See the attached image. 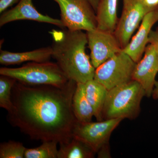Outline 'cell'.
Listing matches in <instances>:
<instances>
[{"instance_id": "cell-4", "label": "cell", "mask_w": 158, "mask_h": 158, "mask_svg": "<svg viewBox=\"0 0 158 158\" xmlns=\"http://www.w3.org/2000/svg\"><path fill=\"white\" fill-rule=\"evenodd\" d=\"M0 75L29 85H50L62 87L69 81L56 62H29L18 68L2 67Z\"/></svg>"}, {"instance_id": "cell-11", "label": "cell", "mask_w": 158, "mask_h": 158, "mask_svg": "<svg viewBox=\"0 0 158 158\" xmlns=\"http://www.w3.org/2000/svg\"><path fill=\"white\" fill-rule=\"evenodd\" d=\"M29 20L40 23H47L64 28L61 20L53 18L41 14L37 11L32 2V0H20L15 7L4 11L0 17V26L15 21Z\"/></svg>"}, {"instance_id": "cell-5", "label": "cell", "mask_w": 158, "mask_h": 158, "mask_svg": "<svg viewBox=\"0 0 158 158\" xmlns=\"http://www.w3.org/2000/svg\"><path fill=\"white\" fill-rule=\"evenodd\" d=\"M53 1L59 6L65 28L87 32L97 28L96 11L88 0Z\"/></svg>"}, {"instance_id": "cell-14", "label": "cell", "mask_w": 158, "mask_h": 158, "mask_svg": "<svg viewBox=\"0 0 158 158\" xmlns=\"http://www.w3.org/2000/svg\"><path fill=\"white\" fill-rule=\"evenodd\" d=\"M118 0H99L96 11L97 28L114 33L118 19Z\"/></svg>"}, {"instance_id": "cell-23", "label": "cell", "mask_w": 158, "mask_h": 158, "mask_svg": "<svg viewBox=\"0 0 158 158\" xmlns=\"http://www.w3.org/2000/svg\"><path fill=\"white\" fill-rule=\"evenodd\" d=\"M109 144L105 145L97 152L98 158H107L110 156Z\"/></svg>"}, {"instance_id": "cell-2", "label": "cell", "mask_w": 158, "mask_h": 158, "mask_svg": "<svg viewBox=\"0 0 158 158\" xmlns=\"http://www.w3.org/2000/svg\"><path fill=\"white\" fill-rule=\"evenodd\" d=\"M52 58L69 80L83 83L94 78L95 68L86 52L87 33L63 28L51 32Z\"/></svg>"}, {"instance_id": "cell-18", "label": "cell", "mask_w": 158, "mask_h": 158, "mask_svg": "<svg viewBox=\"0 0 158 158\" xmlns=\"http://www.w3.org/2000/svg\"><path fill=\"white\" fill-rule=\"evenodd\" d=\"M15 79L7 76H0V107L6 110L8 113L12 112L14 105L11 100V93L16 82Z\"/></svg>"}, {"instance_id": "cell-21", "label": "cell", "mask_w": 158, "mask_h": 158, "mask_svg": "<svg viewBox=\"0 0 158 158\" xmlns=\"http://www.w3.org/2000/svg\"><path fill=\"white\" fill-rule=\"evenodd\" d=\"M148 43L153 46L158 53V27L155 30H152L148 37Z\"/></svg>"}, {"instance_id": "cell-8", "label": "cell", "mask_w": 158, "mask_h": 158, "mask_svg": "<svg viewBox=\"0 0 158 158\" xmlns=\"http://www.w3.org/2000/svg\"><path fill=\"white\" fill-rule=\"evenodd\" d=\"M123 1L122 13L118 19L114 34L123 50L129 43L133 33L145 15L154 9L145 6L139 0Z\"/></svg>"}, {"instance_id": "cell-13", "label": "cell", "mask_w": 158, "mask_h": 158, "mask_svg": "<svg viewBox=\"0 0 158 158\" xmlns=\"http://www.w3.org/2000/svg\"><path fill=\"white\" fill-rule=\"evenodd\" d=\"M51 58V47L22 52H13L4 50H1L0 52V63L5 65H18L27 62H48Z\"/></svg>"}, {"instance_id": "cell-9", "label": "cell", "mask_w": 158, "mask_h": 158, "mask_svg": "<svg viewBox=\"0 0 158 158\" xmlns=\"http://www.w3.org/2000/svg\"><path fill=\"white\" fill-rule=\"evenodd\" d=\"M86 33L90 60L95 69L123 50L114 33L97 28Z\"/></svg>"}, {"instance_id": "cell-3", "label": "cell", "mask_w": 158, "mask_h": 158, "mask_svg": "<svg viewBox=\"0 0 158 158\" xmlns=\"http://www.w3.org/2000/svg\"><path fill=\"white\" fill-rule=\"evenodd\" d=\"M146 96L140 83L132 80L108 90L102 111L103 120L135 119L140 113L142 98Z\"/></svg>"}, {"instance_id": "cell-17", "label": "cell", "mask_w": 158, "mask_h": 158, "mask_svg": "<svg viewBox=\"0 0 158 158\" xmlns=\"http://www.w3.org/2000/svg\"><path fill=\"white\" fill-rule=\"evenodd\" d=\"M59 144L58 158H92L96 154L88 144L76 137Z\"/></svg>"}, {"instance_id": "cell-10", "label": "cell", "mask_w": 158, "mask_h": 158, "mask_svg": "<svg viewBox=\"0 0 158 158\" xmlns=\"http://www.w3.org/2000/svg\"><path fill=\"white\" fill-rule=\"evenodd\" d=\"M143 59L136 63L132 80L140 83L144 88L146 96H152L158 73V53L151 44L147 45Z\"/></svg>"}, {"instance_id": "cell-1", "label": "cell", "mask_w": 158, "mask_h": 158, "mask_svg": "<svg viewBox=\"0 0 158 158\" xmlns=\"http://www.w3.org/2000/svg\"><path fill=\"white\" fill-rule=\"evenodd\" d=\"M77 85L72 80L62 87L17 81L11 93L14 109L7 120L33 140L68 142L77 121L72 106Z\"/></svg>"}, {"instance_id": "cell-6", "label": "cell", "mask_w": 158, "mask_h": 158, "mask_svg": "<svg viewBox=\"0 0 158 158\" xmlns=\"http://www.w3.org/2000/svg\"><path fill=\"white\" fill-rule=\"evenodd\" d=\"M136 63L122 50L95 69L94 79L110 90L132 80Z\"/></svg>"}, {"instance_id": "cell-24", "label": "cell", "mask_w": 158, "mask_h": 158, "mask_svg": "<svg viewBox=\"0 0 158 158\" xmlns=\"http://www.w3.org/2000/svg\"><path fill=\"white\" fill-rule=\"evenodd\" d=\"M143 3L145 6L152 9L158 8V0H144Z\"/></svg>"}, {"instance_id": "cell-20", "label": "cell", "mask_w": 158, "mask_h": 158, "mask_svg": "<svg viewBox=\"0 0 158 158\" xmlns=\"http://www.w3.org/2000/svg\"><path fill=\"white\" fill-rule=\"evenodd\" d=\"M26 149L21 142L9 140L0 144V158H24Z\"/></svg>"}, {"instance_id": "cell-27", "label": "cell", "mask_w": 158, "mask_h": 158, "mask_svg": "<svg viewBox=\"0 0 158 158\" xmlns=\"http://www.w3.org/2000/svg\"><path fill=\"white\" fill-rule=\"evenodd\" d=\"M139 1H141L142 2H143L144 1V0H139Z\"/></svg>"}, {"instance_id": "cell-7", "label": "cell", "mask_w": 158, "mask_h": 158, "mask_svg": "<svg viewBox=\"0 0 158 158\" xmlns=\"http://www.w3.org/2000/svg\"><path fill=\"white\" fill-rule=\"evenodd\" d=\"M123 119L113 118L96 122L77 121L73 136L84 141L97 153L101 148L109 144L111 134Z\"/></svg>"}, {"instance_id": "cell-16", "label": "cell", "mask_w": 158, "mask_h": 158, "mask_svg": "<svg viewBox=\"0 0 158 158\" xmlns=\"http://www.w3.org/2000/svg\"><path fill=\"white\" fill-rule=\"evenodd\" d=\"M72 106L74 114L78 121H91L94 113L86 96L85 84L77 83L73 98Z\"/></svg>"}, {"instance_id": "cell-26", "label": "cell", "mask_w": 158, "mask_h": 158, "mask_svg": "<svg viewBox=\"0 0 158 158\" xmlns=\"http://www.w3.org/2000/svg\"><path fill=\"white\" fill-rule=\"evenodd\" d=\"M88 1L91 3V5H92V6L93 7L94 9L96 11L99 0H88Z\"/></svg>"}, {"instance_id": "cell-19", "label": "cell", "mask_w": 158, "mask_h": 158, "mask_svg": "<svg viewBox=\"0 0 158 158\" xmlns=\"http://www.w3.org/2000/svg\"><path fill=\"white\" fill-rule=\"evenodd\" d=\"M58 142L55 141H44L38 147L26 148L25 158H58L59 149L57 148Z\"/></svg>"}, {"instance_id": "cell-22", "label": "cell", "mask_w": 158, "mask_h": 158, "mask_svg": "<svg viewBox=\"0 0 158 158\" xmlns=\"http://www.w3.org/2000/svg\"><path fill=\"white\" fill-rule=\"evenodd\" d=\"M20 0H0V13H2L5 10L11 7Z\"/></svg>"}, {"instance_id": "cell-25", "label": "cell", "mask_w": 158, "mask_h": 158, "mask_svg": "<svg viewBox=\"0 0 158 158\" xmlns=\"http://www.w3.org/2000/svg\"><path fill=\"white\" fill-rule=\"evenodd\" d=\"M152 97L154 99H158V81H156L154 88L153 90Z\"/></svg>"}, {"instance_id": "cell-12", "label": "cell", "mask_w": 158, "mask_h": 158, "mask_svg": "<svg viewBox=\"0 0 158 158\" xmlns=\"http://www.w3.org/2000/svg\"><path fill=\"white\" fill-rule=\"evenodd\" d=\"M158 22V8L152 10L143 18L138 32L123 51L134 62L141 60L148 43V37L153 26Z\"/></svg>"}, {"instance_id": "cell-15", "label": "cell", "mask_w": 158, "mask_h": 158, "mask_svg": "<svg viewBox=\"0 0 158 158\" xmlns=\"http://www.w3.org/2000/svg\"><path fill=\"white\" fill-rule=\"evenodd\" d=\"M85 93L97 121L103 120L102 111L108 90L94 78L85 83Z\"/></svg>"}]
</instances>
